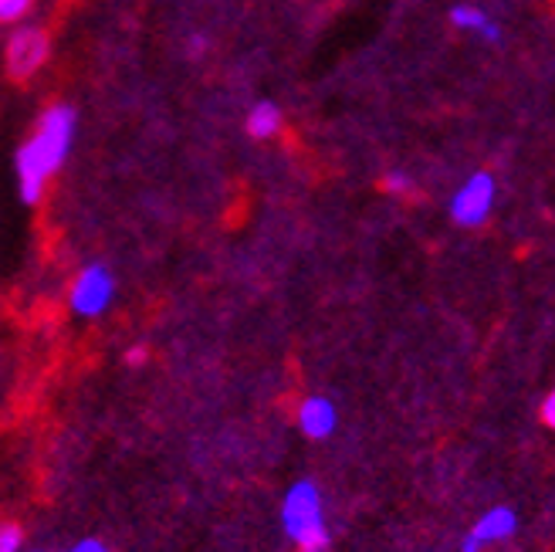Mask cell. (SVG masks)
Here are the masks:
<instances>
[{
  "label": "cell",
  "instance_id": "cell-1",
  "mask_svg": "<svg viewBox=\"0 0 555 552\" xmlns=\"http://www.w3.org/2000/svg\"><path fill=\"white\" fill-rule=\"evenodd\" d=\"M75 140V108L68 105H51L41 116L35 136L21 146L17 153V180H21V197L27 204H38L48 180L62 170L68 159Z\"/></svg>",
  "mask_w": 555,
  "mask_h": 552
},
{
  "label": "cell",
  "instance_id": "cell-2",
  "mask_svg": "<svg viewBox=\"0 0 555 552\" xmlns=\"http://www.w3.org/2000/svg\"><path fill=\"white\" fill-rule=\"evenodd\" d=\"M282 529L295 542L298 552H328V526L325 505L315 482L301 478L285 491L282 502Z\"/></svg>",
  "mask_w": 555,
  "mask_h": 552
},
{
  "label": "cell",
  "instance_id": "cell-3",
  "mask_svg": "<svg viewBox=\"0 0 555 552\" xmlns=\"http://www.w3.org/2000/svg\"><path fill=\"white\" fill-rule=\"evenodd\" d=\"M498 183L488 170L470 174L451 197V220L457 228H481L494 210Z\"/></svg>",
  "mask_w": 555,
  "mask_h": 552
},
{
  "label": "cell",
  "instance_id": "cell-4",
  "mask_svg": "<svg viewBox=\"0 0 555 552\" xmlns=\"http://www.w3.org/2000/svg\"><path fill=\"white\" fill-rule=\"evenodd\" d=\"M113 295H116V282H113V274H108V268L89 265L78 271V279L72 285V309L86 319L102 316L108 309V301H113Z\"/></svg>",
  "mask_w": 555,
  "mask_h": 552
},
{
  "label": "cell",
  "instance_id": "cell-5",
  "mask_svg": "<svg viewBox=\"0 0 555 552\" xmlns=\"http://www.w3.org/2000/svg\"><path fill=\"white\" fill-rule=\"evenodd\" d=\"M518 532V515L512 505H494L488 509L475 526L467 529V536L461 539V552H485L488 545L505 542Z\"/></svg>",
  "mask_w": 555,
  "mask_h": 552
},
{
  "label": "cell",
  "instance_id": "cell-6",
  "mask_svg": "<svg viewBox=\"0 0 555 552\" xmlns=\"http://www.w3.org/2000/svg\"><path fill=\"white\" fill-rule=\"evenodd\" d=\"M48 59V35L41 27H21L8 41V72L14 78L35 75Z\"/></svg>",
  "mask_w": 555,
  "mask_h": 552
},
{
  "label": "cell",
  "instance_id": "cell-7",
  "mask_svg": "<svg viewBox=\"0 0 555 552\" xmlns=\"http://www.w3.org/2000/svg\"><path fill=\"white\" fill-rule=\"evenodd\" d=\"M339 424V413H336V403H332L328 397H305L298 403V427L305 437L312 440H325L332 437V431H336Z\"/></svg>",
  "mask_w": 555,
  "mask_h": 552
},
{
  "label": "cell",
  "instance_id": "cell-8",
  "mask_svg": "<svg viewBox=\"0 0 555 552\" xmlns=\"http://www.w3.org/2000/svg\"><path fill=\"white\" fill-rule=\"evenodd\" d=\"M451 24L457 31H467V35H481L485 41H502V27L491 21V14L478 4H454L451 8Z\"/></svg>",
  "mask_w": 555,
  "mask_h": 552
},
{
  "label": "cell",
  "instance_id": "cell-9",
  "mask_svg": "<svg viewBox=\"0 0 555 552\" xmlns=\"http://www.w3.org/2000/svg\"><path fill=\"white\" fill-rule=\"evenodd\" d=\"M247 132L255 140H271V136L282 132V108L274 102H258L251 113H247Z\"/></svg>",
  "mask_w": 555,
  "mask_h": 552
},
{
  "label": "cell",
  "instance_id": "cell-10",
  "mask_svg": "<svg viewBox=\"0 0 555 552\" xmlns=\"http://www.w3.org/2000/svg\"><path fill=\"white\" fill-rule=\"evenodd\" d=\"M27 11H31V0H0V21H21Z\"/></svg>",
  "mask_w": 555,
  "mask_h": 552
},
{
  "label": "cell",
  "instance_id": "cell-11",
  "mask_svg": "<svg viewBox=\"0 0 555 552\" xmlns=\"http://www.w3.org/2000/svg\"><path fill=\"white\" fill-rule=\"evenodd\" d=\"M383 187L390 190V193H397V197H406V193H413V180H410L406 174H400V170L386 174V177H383Z\"/></svg>",
  "mask_w": 555,
  "mask_h": 552
},
{
  "label": "cell",
  "instance_id": "cell-12",
  "mask_svg": "<svg viewBox=\"0 0 555 552\" xmlns=\"http://www.w3.org/2000/svg\"><path fill=\"white\" fill-rule=\"evenodd\" d=\"M0 552H21V529L0 526Z\"/></svg>",
  "mask_w": 555,
  "mask_h": 552
},
{
  "label": "cell",
  "instance_id": "cell-13",
  "mask_svg": "<svg viewBox=\"0 0 555 552\" xmlns=\"http://www.w3.org/2000/svg\"><path fill=\"white\" fill-rule=\"evenodd\" d=\"M65 552H113V549H108L105 542H99V539H81V542H75Z\"/></svg>",
  "mask_w": 555,
  "mask_h": 552
},
{
  "label": "cell",
  "instance_id": "cell-14",
  "mask_svg": "<svg viewBox=\"0 0 555 552\" xmlns=\"http://www.w3.org/2000/svg\"><path fill=\"white\" fill-rule=\"evenodd\" d=\"M542 424H545L548 431H555V390L542 400Z\"/></svg>",
  "mask_w": 555,
  "mask_h": 552
},
{
  "label": "cell",
  "instance_id": "cell-15",
  "mask_svg": "<svg viewBox=\"0 0 555 552\" xmlns=\"http://www.w3.org/2000/svg\"><path fill=\"white\" fill-rule=\"evenodd\" d=\"M126 360H129V363H143V360H146V346H132V349L126 352Z\"/></svg>",
  "mask_w": 555,
  "mask_h": 552
},
{
  "label": "cell",
  "instance_id": "cell-16",
  "mask_svg": "<svg viewBox=\"0 0 555 552\" xmlns=\"http://www.w3.org/2000/svg\"><path fill=\"white\" fill-rule=\"evenodd\" d=\"M31 552H51V549H31Z\"/></svg>",
  "mask_w": 555,
  "mask_h": 552
}]
</instances>
